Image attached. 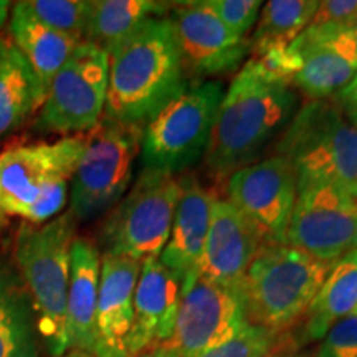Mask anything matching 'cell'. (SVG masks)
<instances>
[{
  "label": "cell",
  "mask_w": 357,
  "mask_h": 357,
  "mask_svg": "<svg viewBox=\"0 0 357 357\" xmlns=\"http://www.w3.org/2000/svg\"><path fill=\"white\" fill-rule=\"evenodd\" d=\"M301 341L294 331H287L280 336L276 344L271 347L265 357H294L301 351Z\"/></svg>",
  "instance_id": "e575fe53"
},
{
  "label": "cell",
  "mask_w": 357,
  "mask_h": 357,
  "mask_svg": "<svg viewBox=\"0 0 357 357\" xmlns=\"http://www.w3.org/2000/svg\"><path fill=\"white\" fill-rule=\"evenodd\" d=\"M321 347L329 357H357V310L331 326Z\"/></svg>",
  "instance_id": "1f68e13d"
},
{
  "label": "cell",
  "mask_w": 357,
  "mask_h": 357,
  "mask_svg": "<svg viewBox=\"0 0 357 357\" xmlns=\"http://www.w3.org/2000/svg\"><path fill=\"white\" fill-rule=\"evenodd\" d=\"M333 265L288 243H263L240 287L247 323L275 333L291 331Z\"/></svg>",
  "instance_id": "277c9868"
},
{
  "label": "cell",
  "mask_w": 357,
  "mask_h": 357,
  "mask_svg": "<svg viewBox=\"0 0 357 357\" xmlns=\"http://www.w3.org/2000/svg\"><path fill=\"white\" fill-rule=\"evenodd\" d=\"M187 77L205 79L238 70L252 52L204 2L176 3L169 17Z\"/></svg>",
  "instance_id": "5bb4252c"
},
{
  "label": "cell",
  "mask_w": 357,
  "mask_h": 357,
  "mask_svg": "<svg viewBox=\"0 0 357 357\" xmlns=\"http://www.w3.org/2000/svg\"><path fill=\"white\" fill-rule=\"evenodd\" d=\"M223 93L220 82L205 79L164 106L142 129L144 169L177 176L204 158Z\"/></svg>",
  "instance_id": "ba28073f"
},
{
  "label": "cell",
  "mask_w": 357,
  "mask_h": 357,
  "mask_svg": "<svg viewBox=\"0 0 357 357\" xmlns=\"http://www.w3.org/2000/svg\"><path fill=\"white\" fill-rule=\"evenodd\" d=\"M319 0H270L263 3L250 38L253 56L270 48L289 47L310 26Z\"/></svg>",
  "instance_id": "d4e9b609"
},
{
  "label": "cell",
  "mask_w": 357,
  "mask_h": 357,
  "mask_svg": "<svg viewBox=\"0 0 357 357\" xmlns=\"http://www.w3.org/2000/svg\"><path fill=\"white\" fill-rule=\"evenodd\" d=\"M263 77L271 82L293 86V79L303 66V56L294 48H270V50L250 58Z\"/></svg>",
  "instance_id": "4dcf8cb0"
},
{
  "label": "cell",
  "mask_w": 357,
  "mask_h": 357,
  "mask_svg": "<svg viewBox=\"0 0 357 357\" xmlns=\"http://www.w3.org/2000/svg\"><path fill=\"white\" fill-rule=\"evenodd\" d=\"M273 154L291 164L298 189L328 184L357 200V128L336 101H306L278 137Z\"/></svg>",
  "instance_id": "5b68a950"
},
{
  "label": "cell",
  "mask_w": 357,
  "mask_h": 357,
  "mask_svg": "<svg viewBox=\"0 0 357 357\" xmlns=\"http://www.w3.org/2000/svg\"><path fill=\"white\" fill-rule=\"evenodd\" d=\"M181 181L167 172L142 169L100 229L101 255L144 261L158 258L171 235Z\"/></svg>",
  "instance_id": "52a82bcc"
},
{
  "label": "cell",
  "mask_w": 357,
  "mask_h": 357,
  "mask_svg": "<svg viewBox=\"0 0 357 357\" xmlns=\"http://www.w3.org/2000/svg\"><path fill=\"white\" fill-rule=\"evenodd\" d=\"M247 326L240 291L197 278L181 293L172 337L164 344L178 357H199L236 336Z\"/></svg>",
  "instance_id": "4fadbf2b"
},
{
  "label": "cell",
  "mask_w": 357,
  "mask_h": 357,
  "mask_svg": "<svg viewBox=\"0 0 357 357\" xmlns=\"http://www.w3.org/2000/svg\"><path fill=\"white\" fill-rule=\"evenodd\" d=\"M37 318L13 268L0 266V357H38Z\"/></svg>",
  "instance_id": "7402d4cb"
},
{
  "label": "cell",
  "mask_w": 357,
  "mask_h": 357,
  "mask_svg": "<svg viewBox=\"0 0 357 357\" xmlns=\"http://www.w3.org/2000/svg\"><path fill=\"white\" fill-rule=\"evenodd\" d=\"M287 243L324 263L357 250V200L328 184L300 187Z\"/></svg>",
  "instance_id": "8fae6325"
},
{
  "label": "cell",
  "mask_w": 357,
  "mask_h": 357,
  "mask_svg": "<svg viewBox=\"0 0 357 357\" xmlns=\"http://www.w3.org/2000/svg\"><path fill=\"white\" fill-rule=\"evenodd\" d=\"M154 357H178L177 352L171 349V347L166 346V344H160L159 347H155V349L153 351Z\"/></svg>",
  "instance_id": "8d00e7d4"
},
{
  "label": "cell",
  "mask_w": 357,
  "mask_h": 357,
  "mask_svg": "<svg viewBox=\"0 0 357 357\" xmlns=\"http://www.w3.org/2000/svg\"><path fill=\"white\" fill-rule=\"evenodd\" d=\"M10 8L12 2H8V0H0V30L3 29L8 17H10Z\"/></svg>",
  "instance_id": "d590c367"
},
{
  "label": "cell",
  "mask_w": 357,
  "mask_h": 357,
  "mask_svg": "<svg viewBox=\"0 0 357 357\" xmlns=\"http://www.w3.org/2000/svg\"><path fill=\"white\" fill-rule=\"evenodd\" d=\"M137 357H154V354H153V351H151V352H144V354H141Z\"/></svg>",
  "instance_id": "b9f144b4"
},
{
  "label": "cell",
  "mask_w": 357,
  "mask_h": 357,
  "mask_svg": "<svg viewBox=\"0 0 357 357\" xmlns=\"http://www.w3.org/2000/svg\"><path fill=\"white\" fill-rule=\"evenodd\" d=\"M61 357H106L101 354H96V352L89 351H79V349H68Z\"/></svg>",
  "instance_id": "74e56055"
},
{
  "label": "cell",
  "mask_w": 357,
  "mask_h": 357,
  "mask_svg": "<svg viewBox=\"0 0 357 357\" xmlns=\"http://www.w3.org/2000/svg\"><path fill=\"white\" fill-rule=\"evenodd\" d=\"M141 126H129L102 116L84 134V149L71 177L70 213L88 222L109 212L124 197L132 181L134 160L141 153Z\"/></svg>",
  "instance_id": "9c48e42d"
},
{
  "label": "cell",
  "mask_w": 357,
  "mask_h": 357,
  "mask_svg": "<svg viewBox=\"0 0 357 357\" xmlns=\"http://www.w3.org/2000/svg\"><path fill=\"white\" fill-rule=\"evenodd\" d=\"M8 33L10 43L24 55L32 70L43 105L55 75L82 42L38 22L29 12L24 0L15 2L10 8Z\"/></svg>",
  "instance_id": "ffe728a7"
},
{
  "label": "cell",
  "mask_w": 357,
  "mask_h": 357,
  "mask_svg": "<svg viewBox=\"0 0 357 357\" xmlns=\"http://www.w3.org/2000/svg\"><path fill=\"white\" fill-rule=\"evenodd\" d=\"M300 108L293 86L263 77L252 60L245 61L223 93L204 164L215 181L258 162L261 154Z\"/></svg>",
  "instance_id": "6da1fadb"
},
{
  "label": "cell",
  "mask_w": 357,
  "mask_h": 357,
  "mask_svg": "<svg viewBox=\"0 0 357 357\" xmlns=\"http://www.w3.org/2000/svg\"><path fill=\"white\" fill-rule=\"evenodd\" d=\"M281 334L283 333L248 324L236 336L199 357H265Z\"/></svg>",
  "instance_id": "f1b7e54d"
},
{
  "label": "cell",
  "mask_w": 357,
  "mask_h": 357,
  "mask_svg": "<svg viewBox=\"0 0 357 357\" xmlns=\"http://www.w3.org/2000/svg\"><path fill=\"white\" fill-rule=\"evenodd\" d=\"M83 149L84 134L0 154V215L20 217L32 225L60 215Z\"/></svg>",
  "instance_id": "8992f818"
},
{
  "label": "cell",
  "mask_w": 357,
  "mask_h": 357,
  "mask_svg": "<svg viewBox=\"0 0 357 357\" xmlns=\"http://www.w3.org/2000/svg\"><path fill=\"white\" fill-rule=\"evenodd\" d=\"M181 181L171 235L160 252L159 260L182 283V291L199 278L200 260L207 240L213 195L194 176Z\"/></svg>",
  "instance_id": "e0dca14e"
},
{
  "label": "cell",
  "mask_w": 357,
  "mask_h": 357,
  "mask_svg": "<svg viewBox=\"0 0 357 357\" xmlns=\"http://www.w3.org/2000/svg\"><path fill=\"white\" fill-rule=\"evenodd\" d=\"M42 106L38 86L24 55L8 45L0 55V137L24 124Z\"/></svg>",
  "instance_id": "cb8c5ba5"
},
{
  "label": "cell",
  "mask_w": 357,
  "mask_h": 357,
  "mask_svg": "<svg viewBox=\"0 0 357 357\" xmlns=\"http://www.w3.org/2000/svg\"><path fill=\"white\" fill-rule=\"evenodd\" d=\"M298 178L287 159L271 154L231 174L227 199L255 227L263 243H287Z\"/></svg>",
  "instance_id": "7c38bea8"
},
{
  "label": "cell",
  "mask_w": 357,
  "mask_h": 357,
  "mask_svg": "<svg viewBox=\"0 0 357 357\" xmlns=\"http://www.w3.org/2000/svg\"><path fill=\"white\" fill-rule=\"evenodd\" d=\"M357 310V250L334 261L307 307L298 334L301 344L323 339L337 321Z\"/></svg>",
  "instance_id": "44dd1931"
},
{
  "label": "cell",
  "mask_w": 357,
  "mask_h": 357,
  "mask_svg": "<svg viewBox=\"0 0 357 357\" xmlns=\"http://www.w3.org/2000/svg\"><path fill=\"white\" fill-rule=\"evenodd\" d=\"M205 3L238 37H248L263 6L260 0H205Z\"/></svg>",
  "instance_id": "f546056e"
},
{
  "label": "cell",
  "mask_w": 357,
  "mask_h": 357,
  "mask_svg": "<svg viewBox=\"0 0 357 357\" xmlns=\"http://www.w3.org/2000/svg\"><path fill=\"white\" fill-rule=\"evenodd\" d=\"M291 47L305 56L316 50H328L337 53L357 70V25L346 29H323V26H307Z\"/></svg>",
  "instance_id": "83f0119b"
},
{
  "label": "cell",
  "mask_w": 357,
  "mask_h": 357,
  "mask_svg": "<svg viewBox=\"0 0 357 357\" xmlns=\"http://www.w3.org/2000/svg\"><path fill=\"white\" fill-rule=\"evenodd\" d=\"M142 261L126 257L101 255L98 291L96 354L129 357L126 342L132 324V301Z\"/></svg>",
  "instance_id": "ac0fdd59"
},
{
  "label": "cell",
  "mask_w": 357,
  "mask_h": 357,
  "mask_svg": "<svg viewBox=\"0 0 357 357\" xmlns=\"http://www.w3.org/2000/svg\"><path fill=\"white\" fill-rule=\"evenodd\" d=\"M294 357H329V356L326 354L323 347L319 346V347H316V349H312V351H300Z\"/></svg>",
  "instance_id": "f35d334b"
},
{
  "label": "cell",
  "mask_w": 357,
  "mask_h": 357,
  "mask_svg": "<svg viewBox=\"0 0 357 357\" xmlns=\"http://www.w3.org/2000/svg\"><path fill=\"white\" fill-rule=\"evenodd\" d=\"M357 25V0H324L319 2L310 26L346 29Z\"/></svg>",
  "instance_id": "d6a6232c"
},
{
  "label": "cell",
  "mask_w": 357,
  "mask_h": 357,
  "mask_svg": "<svg viewBox=\"0 0 357 357\" xmlns=\"http://www.w3.org/2000/svg\"><path fill=\"white\" fill-rule=\"evenodd\" d=\"M108 65L106 50L79 43L53 78L35 129L66 136L91 131L105 116Z\"/></svg>",
  "instance_id": "30bf717a"
},
{
  "label": "cell",
  "mask_w": 357,
  "mask_h": 357,
  "mask_svg": "<svg viewBox=\"0 0 357 357\" xmlns=\"http://www.w3.org/2000/svg\"><path fill=\"white\" fill-rule=\"evenodd\" d=\"M105 118L144 128L190 84L169 17H154L108 52Z\"/></svg>",
  "instance_id": "7a4b0ae2"
},
{
  "label": "cell",
  "mask_w": 357,
  "mask_h": 357,
  "mask_svg": "<svg viewBox=\"0 0 357 357\" xmlns=\"http://www.w3.org/2000/svg\"><path fill=\"white\" fill-rule=\"evenodd\" d=\"M77 223L65 212L43 225L24 222L15 236L17 273L29 293L38 334L52 357H61L68 351L66 303Z\"/></svg>",
  "instance_id": "3957f363"
},
{
  "label": "cell",
  "mask_w": 357,
  "mask_h": 357,
  "mask_svg": "<svg viewBox=\"0 0 357 357\" xmlns=\"http://www.w3.org/2000/svg\"><path fill=\"white\" fill-rule=\"evenodd\" d=\"M261 245L260 234L238 208L229 199L215 197L199 278L240 291L243 276Z\"/></svg>",
  "instance_id": "9a60e30c"
},
{
  "label": "cell",
  "mask_w": 357,
  "mask_h": 357,
  "mask_svg": "<svg viewBox=\"0 0 357 357\" xmlns=\"http://www.w3.org/2000/svg\"><path fill=\"white\" fill-rule=\"evenodd\" d=\"M356 75L354 66L337 53L316 50L303 56V66L293 79V88L307 101L328 100L344 89Z\"/></svg>",
  "instance_id": "484cf974"
},
{
  "label": "cell",
  "mask_w": 357,
  "mask_h": 357,
  "mask_svg": "<svg viewBox=\"0 0 357 357\" xmlns=\"http://www.w3.org/2000/svg\"><path fill=\"white\" fill-rule=\"evenodd\" d=\"M101 252L96 243L77 236L71 245L66 334L68 349L95 352L98 347L96 307L100 291Z\"/></svg>",
  "instance_id": "d6986e66"
},
{
  "label": "cell",
  "mask_w": 357,
  "mask_h": 357,
  "mask_svg": "<svg viewBox=\"0 0 357 357\" xmlns=\"http://www.w3.org/2000/svg\"><path fill=\"white\" fill-rule=\"evenodd\" d=\"M38 22L83 42L86 32L89 2L86 0H24Z\"/></svg>",
  "instance_id": "4316f807"
},
{
  "label": "cell",
  "mask_w": 357,
  "mask_h": 357,
  "mask_svg": "<svg viewBox=\"0 0 357 357\" xmlns=\"http://www.w3.org/2000/svg\"><path fill=\"white\" fill-rule=\"evenodd\" d=\"M8 42H10V40H8V37H3V35H0V55H2L3 50H6V47L8 45Z\"/></svg>",
  "instance_id": "ab89813d"
},
{
  "label": "cell",
  "mask_w": 357,
  "mask_h": 357,
  "mask_svg": "<svg viewBox=\"0 0 357 357\" xmlns=\"http://www.w3.org/2000/svg\"><path fill=\"white\" fill-rule=\"evenodd\" d=\"M172 3L155 0H93L83 42L108 52L119 40L154 17H164Z\"/></svg>",
  "instance_id": "603a6c76"
},
{
  "label": "cell",
  "mask_w": 357,
  "mask_h": 357,
  "mask_svg": "<svg viewBox=\"0 0 357 357\" xmlns=\"http://www.w3.org/2000/svg\"><path fill=\"white\" fill-rule=\"evenodd\" d=\"M182 283L158 258L142 261L132 301V324L126 351L137 357L154 351L172 337Z\"/></svg>",
  "instance_id": "2e32d148"
},
{
  "label": "cell",
  "mask_w": 357,
  "mask_h": 357,
  "mask_svg": "<svg viewBox=\"0 0 357 357\" xmlns=\"http://www.w3.org/2000/svg\"><path fill=\"white\" fill-rule=\"evenodd\" d=\"M336 102L344 113L347 121L357 128V75L344 89L337 93Z\"/></svg>",
  "instance_id": "836d02e7"
},
{
  "label": "cell",
  "mask_w": 357,
  "mask_h": 357,
  "mask_svg": "<svg viewBox=\"0 0 357 357\" xmlns=\"http://www.w3.org/2000/svg\"><path fill=\"white\" fill-rule=\"evenodd\" d=\"M6 223H7L6 217H3V215H0V231H2L3 227H6Z\"/></svg>",
  "instance_id": "60d3db41"
}]
</instances>
